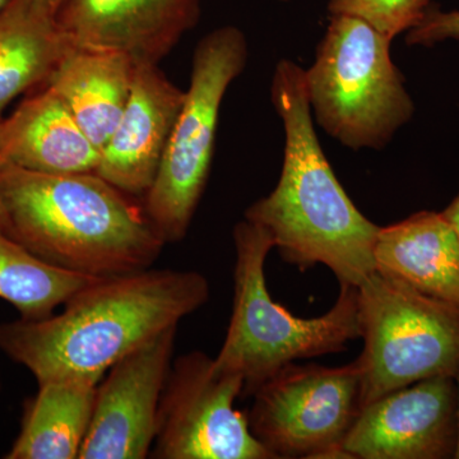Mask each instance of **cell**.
Masks as SVG:
<instances>
[{
	"label": "cell",
	"instance_id": "15",
	"mask_svg": "<svg viewBox=\"0 0 459 459\" xmlns=\"http://www.w3.org/2000/svg\"><path fill=\"white\" fill-rule=\"evenodd\" d=\"M374 261L385 276L459 304V240L442 212L422 211L380 228Z\"/></svg>",
	"mask_w": 459,
	"mask_h": 459
},
{
	"label": "cell",
	"instance_id": "14",
	"mask_svg": "<svg viewBox=\"0 0 459 459\" xmlns=\"http://www.w3.org/2000/svg\"><path fill=\"white\" fill-rule=\"evenodd\" d=\"M100 156L65 100L48 84L0 117V160L18 168L44 174L95 172Z\"/></svg>",
	"mask_w": 459,
	"mask_h": 459
},
{
	"label": "cell",
	"instance_id": "18",
	"mask_svg": "<svg viewBox=\"0 0 459 459\" xmlns=\"http://www.w3.org/2000/svg\"><path fill=\"white\" fill-rule=\"evenodd\" d=\"M100 380L68 377L39 385L27 402L20 434L8 459H75L95 407Z\"/></svg>",
	"mask_w": 459,
	"mask_h": 459
},
{
	"label": "cell",
	"instance_id": "21",
	"mask_svg": "<svg viewBox=\"0 0 459 459\" xmlns=\"http://www.w3.org/2000/svg\"><path fill=\"white\" fill-rule=\"evenodd\" d=\"M459 40V11L443 12L431 7L418 26L406 32L410 47H433L437 42Z\"/></svg>",
	"mask_w": 459,
	"mask_h": 459
},
{
	"label": "cell",
	"instance_id": "10",
	"mask_svg": "<svg viewBox=\"0 0 459 459\" xmlns=\"http://www.w3.org/2000/svg\"><path fill=\"white\" fill-rule=\"evenodd\" d=\"M458 440V380L435 377L362 407L342 448L352 459H446Z\"/></svg>",
	"mask_w": 459,
	"mask_h": 459
},
{
	"label": "cell",
	"instance_id": "23",
	"mask_svg": "<svg viewBox=\"0 0 459 459\" xmlns=\"http://www.w3.org/2000/svg\"><path fill=\"white\" fill-rule=\"evenodd\" d=\"M33 3H35L39 8H41L42 11L53 14V16H56L57 11L62 7L65 0H33Z\"/></svg>",
	"mask_w": 459,
	"mask_h": 459
},
{
	"label": "cell",
	"instance_id": "26",
	"mask_svg": "<svg viewBox=\"0 0 459 459\" xmlns=\"http://www.w3.org/2000/svg\"><path fill=\"white\" fill-rule=\"evenodd\" d=\"M458 391H459V379H458ZM459 459V440H458V446H457V452H455V457Z\"/></svg>",
	"mask_w": 459,
	"mask_h": 459
},
{
	"label": "cell",
	"instance_id": "8",
	"mask_svg": "<svg viewBox=\"0 0 459 459\" xmlns=\"http://www.w3.org/2000/svg\"><path fill=\"white\" fill-rule=\"evenodd\" d=\"M250 430L280 458H349L342 444L361 411L358 362L286 365L253 394Z\"/></svg>",
	"mask_w": 459,
	"mask_h": 459
},
{
	"label": "cell",
	"instance_id": "19",
	"mask_svg": "<svg viewBox=\"0 0 459 459\" xmlns=\"http://www.w3.org/2000/svg\"><path fill=\"white\" fill-rule=\"evenodd\" d=\"M99 277L42 261L0 228V299L23 319L53 316L75 292Z\"/></svg>",
	"mask_w": 459,
	"mask_h": 459
},
{
	"label": "cell",
	"instance_id": "24",
	"mask_svg": "<svg viewBox=\"0 0 459 459\" xmlns=\"http://www.w3.org/2000/svg\"><path fill=\"white\" fill-rule=\"evenodd\" d=\"M0 228L4 230L9 237H11V225H9L7 212H5V208L4 204H3L2 198H0Z\"/></svg>",
	"mask_w": 459,
	"mask_h": 459
},
{
	"label": "cell",
	"instance_id": "13",
	"mask_svg": "<svg viewBox=\"0 0 459 459\" xmlns=\"http://www.w3.org/2000/svg\"><path fill=\"white\" fill-rule=\"evenodd\" d=\"M186 99L159 65H135L126 107L101 148L96 174L132 197L146 195Z\"/></svg>",
	"mask_w": 459,
	"mask_h": 459
},
{
	"label": "cell",
	"instance_id": "12",
	"mask_svg": "<svg viewBox=\"0 0 459 459\" xmlns=\"http://www.w3.org/2000/svg\"><path fill=\"white\" fill-rule=\"evenodd\" d=\"M201 0H65L56 13L75 48L159 65L197 26Z\"/></svg>",
	"mask_w": 459,
	"mask_h": 459
},
{
	"label": "cell",
	"instance_id": "4",
	"mask_svg": "<svg viewBox=\"0 0 459 459\" xmlns=\"http://www.w3.org/2000/svg\"><path fill=\"white\" fill-rule=\"evenodd\" d=\"M234 305L231 319L214 361L243 377L241 397L256 389L286 365L340 353L360 338L358 287L340 285L336 303L318 318H299L277 304L265 282V259L273 241L261 226L243 221L234 228Z\"/></svg>",
	"mask_w": 459,
	"mask_h": 459
},
{
	"label": "cell",
	"instance_id": "11",
	"mask_svg": "<svg viewBox=\"0 0 459 459\" xmlns=\"http://www.w3.org/2000/svg\"><path fill=\"white\" fill-rule=\"evenodd\" d=\"M177 329L157 334L105 374L78 459H144L151 455Z\"/></svg>",
	"mask_w": 459,
	"mask_h": 459
},
{
	"label": "cell",
	"instance_id": "6",
	"mask_svg": "<svg viewBox=\"0 0 459 459\" xmlns=\"http://www.w3.org/2000/svg\"><path fill=\"white\" fill-rule=\"evenodd\" d=\"M358 301L361 409L420 380L459 379V304L377 271L358 286Z\"/></svg>",
	"mask_w": 459,
	"mask_h": 459
},
{
	"label": "cell",
	"instance_id": "27",
	"mask_svg": "<svg viewBox=\"0 0 459 459\" xmlns=\"http://www.w3.org/2000/svg\"><path fill=\"white\" fill-rule=\"evenodd\" d=\"M0 389H2V383H0Z\"/></svg>",
	"mask_w": 459,
	"mask_h": 459
},
{
	"label": "cell",
	"instance_id": "9",
	"mask_svg": "<svg viewBox=\"0 0 459 459\" xmlns=\"http://www.w3.org/2000/svg\"><path fill=\"white\" fill-rule=\"evenodd\" d=\"M243 386V377L204 352L178 358L160 401L151 457L274 459L253 435L247 415L235 409Z\"/></svg>",
	"mask_w": 459,
	"mask_h": 459
},
{
	"label": "cell",
	"instance_id": "7",
	"mask_svg": "<svg viewBox=\"0 0 459 459\" xmlns=\"http://www.w3.org/2000/svg\"><path fill=\"white\" fill-rule=\"evenodd\" d=\"M249 47L235 26L208 32L193 53L190 82L144 208L166 244L186 237L204 197L216 147L220 110L246 69Z\"/></svg>",
	"mask_w": 459,
	"mask_h": 459
},
{
	"label": "cell",
	"instance_id": "5",
	"mask_svg": "<svg viewBox=\"0 0 459 459\" xmlns=\"http://www.w3.org/2000/svg\"><path fill=\"white\" fill-rule=\"evenodd\" d=\"M391 39L361 18L331 14L305 71L313 119L342 146L382 150L415 107L391 56Z\"/></svg>",
	"mask_w": 459,
	"mask_h": 459
},
{
	"label": "cell",
	"instance_id": "20",
	"mask_svg": "<svg viewBox=\"0 0 459 459\" xmlns=\"http://www.w3.org/2000/svg\"><path fill=\"white\" fill-rule=\"evenodd\" d=\"M433 7L431 0H329V14H350L367 21L394 40L418 26Z\"/></svg>",
	"mask_w": 459,
	"mask_h": 459
},
{
	"label": "cell",
	"instance_id": "3",
	"mask_svg": "<svg viewBox=\"0 0 459 459\" xmlns=\"http://www.w3.org/2000/svg\"><path fill=\"white\" fill-rule=\"evenodd\" d=\"M11 237L42 261L108 277L152 267L166 243L132 195L96 172L44 174L0 160Z\"/></svg>",
	"mask_w": 459,
	"mask_h": 459
},
{
	"label": "cell",
	"instance_id": "22",
	"mask_svg": "<svg viewBox=\"0 0 459 459\" xmlns=\"http://www.w3.org/2000/svg\"><path fill=\"white\" fill-rule=\"evenodd\" d=\"M443 216L446 217V221L451 223L453 230L459 240V195L455 198L446 210L443 211Z\"/></svg>",
	"mask_w": 459,
	"mask_h": 459
},
{
	"label": "cell",
	"instance_id": "16",
	"mask_svg": "<svg viewBox=\"0 0 459 459\" xmlns=\"http://www.w3.org/2000/svg\"><path fill=\"white\" fill-rule=\"evenodd\" d=\"M134 71L135 63L126 54L75 48L47 84L65 100L84 134L101 151L131 96Z\"/></svg>",
	"mask_w": 459,
	"mask_h": 459
},
{
	"label": "cell",
	"instance_id": "1",
	"mask_svg": "<svg viewBox=\"0 0 459 459\" xmlns=\"http://www.w3.org/2000/svg\"><path fill=\"white\" fill-rule=\"evenodd\" d=\"M210 298L197 271L147 270L99 277L75 292L59 314L0 323V350L39 385L68 377L101 382L142 344L178 327Z\"/></svg>",
	"mask_w": 459,
	"mask_h": 459
},
{
	"label": "cell",
	"instance_id": "2",
	"mask_svg": "<svg viewBox=\"0 0 459 459\" xmlns=\"http://www.w3.org/2000/svg\"><path fill=\"white\" fill-rule=\"evenodd\" d=\"M305 69L277 63L271 98L285 131L276 188L247 207L244 219L270 234L283 261L300 271L323 264L340 285L358 287L376 272L380 226L352 204L320 146L305 89Z\"/></svg>",
	"mask_w": 459,
	"mask_h": 459
},
{
	"label": "cell",
	"instance_id": "25",
	"mask_svg": "<svg viewBox=\"0 0 459 459\" xmlns=\"http://www.w3.org/2000/svg\"><path fill=\"white\" fill-rule=\"evenodd\" d=\"M9 0H0V11L5 7V4H7Z\"/></svg>",
	"mask_w": 459,
	"mask_h": 459
},
{
	"label": "cell",
	"instance_id": "17",
	"mask_svg": "<svg viewBox=\"0 0 459 459\" xmlns=\"http://www.w3.org/2000/svg\"><path fill=\"white\" fill-rule=\"evenodd\" d=\"M74 49L56 16L33 0H9L0 11V117L18 96L47 84Z\"/></svg>",
	"mask_w": 459,
	"mask_h": 459
}]
</instances>
